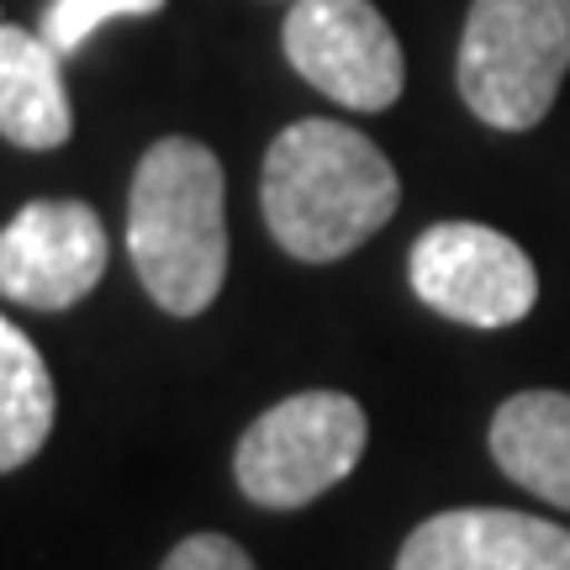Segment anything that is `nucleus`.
<instances>
[{
  "label": "nucleus",
  "mask_w": 570,
  "mask_h": 570,
  "mask_svg": "<svg viewBox=\"0 0 570 570\" xmlns=\"http://www.w3.org/2000/svg\"><path fill=\"white\" fill-rule=\"evenodd\" d=\"M281 38L291 69L344 111H386L402 101L407 59L375 0H291Z\"/></svg>",
  "instance_id": "5"
},
{
  "label": "nucleus",
  "mask_w": 570,
  "mask_h": 570,
  "mask_svg": "<svg viewBox=\"0 0 570 570\" xmlns=\"http://www.w3.org/2000/svg\"><path fill=\"white\" fill-rule=\"evenodd\" d=\"M53 433V375L38 344L0 317V475L21 470Z\"/></svg>",
  "instance_id": "11"
},
{
  "label": "nucleus",
  "mask_w": 570,
  "mask_h": 570,
  "mask_svg": "<svg viewBox=\"0 0 570 570\" xmlns=\"http://www.w3.org/2000/svg\"><path fill=\"white\" fill-rule=\"evenodd\" d=\"M491 460L508 481L570 512V391H518L491 417Z\"/></svg>",
  "instance_id": "10"
},
{
  "label": "nucleus",
  "mask_w": 570,
  "mask_h": 570,
  "mask_svg": "<svg viewBox=\"0 0 570 570\" xmlns=\"http://www.w3.org/2000/svg\"><path fill=\"white\" fill-rule=\"evenodd\" d=\"M159 570H254V560L227 533H190L169 550V560Z\"/></svg>",
  "instance_id": "13"
},
{
  "label": "nucleus",
  "mask_w": 570,
  "mask_h": 570,
  "mask_svg": "<svg viewBox=\"0 0 570 570\" xmlns=\"http://www.w3.org/2000/svg\"><path fill=\"white\" fill-rule=\"evenodd\" d=\"M412 291L465 327H512L539 302V269L508 233L487 223H433L412 244Z\"/></svg>",
  "instance_id": "6"
},
{
  "label": "nucleus",
  "mask_w": 570,
  "mask_h": 570,
  "mask_svg": "<svg viewBox=\"0 0 570 570\" xmlns=\"http://www.w3.org/2000/svg\"><path fill=\"white\" fill-rule=\"evenodd\" d=\"M111 238L85 202H27L0 227V296L32 312L85 302L106 275Z\"/></svg>",
  "instance_id": "7"
},
{
  "label": "nucleus",
  "mask_w": 570,
  "mask_h": 570,
  "mask_svg": "<svg viewBox=\"0 0 570 570\" xmlns=\"http://www.w3.org/2000/svg\"><path fill=\"white\" fill-rule=\"evenodd\" d=\"M396 570H570V529L512 508H449L407 533Z\"/></svg>",
  "instance_id": "8"
},
{
  "label": "nucleus",
  "mask_w": 570,
  "mask_h": 570,
  "mask_svg": "<svg viewBox=\"0 0 570 570\" xmlns=\"http://www.w3.org/2000/svg\"><path fill=\"white\" fill-rule=\"evenodd\" d=\"M59 59L63 53L42 32L0 21V138L27 154L63 148L75 132V106L63 90Z\"/></svg>",
  "instance_id": "9"
},
{
  "label": "nucleus",
  "mask_w": 570,
  "mask_h": 570,
  "mask_svg": "<svg viewBox=\"0 0 570 570\" xmlns=\"http://www.w3.org/2000/svg\"><path fill=\"white\" fill-rule=\"evenodd\" d=\"M570 69V0H470L460 38V96L497 132L550 117Z\"/></svg>",
  "instance_id": "3"
},
{
  "label": "nucleus",
  "mask_w": 570,
  "mask_h": 570,
  "mask_svg": "<svg viewBox=\"0 0 570 570\" xmlns=\"http://www.w3.org/2000/svg\"><path fill=\"white\" fill-rule=\"evenodd\" d=\"M127 254L169 317H196L227 281L223 164L196 138H159L132 169Z\"/></svg>",
  "instance_id": "2"
},
{
  "label": "nucleus",
  "mask_w": 570,
  "mask_h": 570,
  "mask_svg": "<svg viewBox=\"0 0 570 570\" xmlns=\"http://www.w3.org/2000/svg\"><path fill=\"white\" fill-rule=\"evenodd\" d=\"M370 439L365 407L344 391H296L259 412L238 439L233 475L254 508L296 512L360 465Z\"/></svg>",
  "instance_id": "4"
},
{
  "label": "nucleus",
  "mask_w": 570,
  "mask_h": 570,
  "mask_svg": "<svg viewBox=\"0 0 570 570\" xmlns=\"http://www.w3.org/2000/svg\"><path fill=\"white\" fill-rule=\"evenodd\" d=\"M169 0H48L42 6V21L38 32L59 53H80L85 42L101 32L106 21L117 17H154V11H164Z\"/></svg>",
  "instance_id": "12"
},
{
  "label": "nucleus",
  "mask_w": 570,
  "mask_h": 570,
  "mask_svg": "<svg viewBox=\"0 0 570 570\" xmlns=\"http://www.w3.org/2000/svg\"><path fill=\"white\" fill-rule=\"evenodd\" d=\"M396 202L402 180L360 127L302 117L269 142L259 175L265 227L302 265H333L354 254L396 217Z\"/></svg>",
  "instance_id": "1"
}]
</instances>
